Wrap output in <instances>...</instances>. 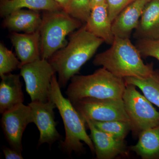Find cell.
<instances>
[{"instance_id": "obj_1", "label": "cell", "mask_w": 159, "mask_h": 159, "mask_svg": "<svg viewBox=\"0 0 159 159\" xmlns=\"http://www.w3.org/2000/svg\"><path fill=\"white\" fill-rule=\"evenodd\" d=\"M104 42L102 39L89 32L84 24L71 33L69 41L48 60L56 73L61 88H64L87 61L96 53Z\"/></svg>"}, {"instance_id": "obj_2", "label": "cell", "mask_w": 159, "mask_h": 159, "mask_svg": "<svg viewBox=\"0 0 159 159\" xmlns=\"http://www.w3.org/2000/svg\"><path fill=\"white\" fill-rule=\"evenodd\" d=\"M129 38L115 37L110 48L95 57L93 64L120 78H144L153 72V64H145Z\"/></svg>"}, {"instance_id": "obj_3", "label": "cell", "mask_w": 159, "mask_h": 159, "mask_svg": "<svg viewBox=\"0 0 159 159\" xmlns=\"http://www.w3.org/2000/svg\"><path fill=\"white\" fill-rule=\"evenodd\" d=\"M56 74L51 80L50 98L56 105L64 125L65 139L61 141V148L70 155L73 152L82 154L85 151L83 142L95 153L93 143L86 130V122L72 102L63 96Z\"/></svg>"}, {"instance_id": "obj_4", "label": "cell", "mask_w": 159, "mask_h": 159, "mask_svg": "<svg viewBox=\"0 0 159 159\" xmlns=\"http://www.w3.org/2000/svg\"><path fill=\"white\" fill-rule=\"evenodd\" d=\"M65 94L73 102L86 97L122 99L126 84L120 78L102 67L93 74L75 75L70 80Z\"/></svg>"}, {"instance_id": "obj_5", "label": "cell", "mask_w": 159, "mask_h": 159, "mask_svg": "<svg viewBox=\"0 0 159 159\" xmlns=\"http://www.w3.org/2000/svg\"><path fill=\"white\" fill-rule=\"evenodd\" d=\"M82 23L63 9L43 11L39 29L41 58L48 60L66 46V36L82 27Z\"/></svg>"}, {"instance_id": "obj_6", "label": "cell", "mask_w": 159, "mask_h": 159, "mask_svg": "<svg viewBox=\"0 0 159 159\" xmlns=\"http://www.w3.org/2000/svg\"><path fill=\"white\" fill-rule=\"evenodd\" d=\"M136 88L126 84L122 99L130 120L131 131L134 136L139 137L143 131L159 125V112Z\"/></svg>"}, {"instance_id": "obj_7", "label": "cell", "mask_w": 159, "mask_h": 159, "mask_svg": "<svg viewBox=\"0 0 159 159\" xmlns=\"http://www.w3.org/2000/svg\"><path fill=\"white\" fill-rule=\"evenodd\" d=\"M56 74L48 60L41 58L21 66L20 75L25 81L31 102L48 101L51 80Z\"/></svg>"}, {"instance_id": "obj_8", "label": "cell", "mask_w": 159, "mask_h": 159, "mask_svg": "<svg viewBox=\"0 0 159 159\" xmlns=\"http://www.w3.org/2000/svg\"><path fill=\"white\" fill-rule=\"evenodd\" d=\"M84 120L130 122L122 99L86 97L72 102Z\"/></svg>"}, {"instance_id": "obj_9", "label": "cell", "mask_w": 159, "mask_h": 159, "mask_svg": "<svg viewBox=\"0 0 159 159\" xmlns=\"http://www.w3.org/2000/svg\"><path fill=\"white\" fill-rule=\"evenodd\" d=\"M34 123L30 106L22 103L2 114L1 125L10 147L22 153L23 134L28 125Z\"/></svg>"}, {"instance_id": "obj_10", "label": "cell", "mask_w": 159, "mask_h": 159, "mask_svg": "<svg viewBox=\"0 0 159 159\" xmlns=\"http://www.w3.org/2000/svg\"><path fill=\"white\" fill-rule=\"evenodd\" d=\"M29 105L32 110L34 123L39 131L38 146L44 143L51 145L61 136L57 131V122L55 120L54 109L56 106L51 99L47 102H31Z\"/></svg>"}, {"instance_id": "obj_11", "label": "cell", "mask_w": 159, "mask_h": 159, "mask_svg": "<svg viewBox=\"0 0 159 159\" xmlns=\"http://www.w3.org/2000/svg\"><path fill=\"white\" fill-rule=\"evenodd\" d=\"M90 131V137L95 147L96 159H113L127 154L124 140H119L98 129L92 121L85 120Z\"/></svg>"}, {"instance_id": "obj_12", "label": "cell", "mask_w": 159, "mask_h": 159, "mask_svg": "<svg viewBox=\"0 0 159 159\" xmlns=\"http://www.w3.org/2000/svg\"><path fill=\"white\" fill-rule=\"evenodd\" d=\"M9 38L21 66L41 58L39 30L31 33L11 32Z\"/></svg>"}, {"instance_id": "obj_13", "label": "cell", "mask_w": 159, "mask_h": 159, "mask_svg": "<svg viewBox=\"0 0 159 159\" xmlns=\"http://www.w3.org/2000/svg\"><path fill=\"white\" fill-rule=\"evenodd\" d=\"M150 0H135L117 16L112 23L115 37L129 38L136 29L146 4Z\"/></svg>"}, {"instance_id": "obj_14", "label": "cell", "mask_w": 159, "mask_h": 159, "mask_svg": "<svg viewBox=\"0 0 159 159\" xmlns=\"http://www.w3.org/2000/svg\"><path fill=\"white\" fill-rule=\"evenodd\" d=\"M20 75L11 73L1 76L0 113H3L23 103L25 96Z\"/></svg>"}, {"instance_id": "obj_15", "label": "cell", "mask_w": 159, "mask_h": 159, "mask_svg": "<svg viewBox=\"0 0 159 159\" xmlns=\"http://www.w3.org/2000/svg\"><path fill=\"white\" fill-rule=\"evenodd\" d=\"M42 20L39 11L20 9L5 17L3 26L11 32L33 33L39 30Z\"/></svg>"}, {"instance_id": "obj_16", "label": "cell", "mask_w": 159, "mask_h": 159, "mask_svg": "<svg viewBox=\"0 0 159 159\" xmlns=\"http://www.w3.org/2000/svg\"><path fill=\"white\" fill-rule=\"evenodd\" d=\"M112 23L106 2L92 8L90 15L84 25L89 32L102 39L106 43L111 45L115 39Z\"/></svg>"}, {"instance_id": "obj_17", "label": "cell", "mask_w": 159, "mask_h": 159, "mask_svg": "<svg viewBox=\"0 0 159 159\" xmlns=\"http://www.w3.org/2000/svg\"><path fill=\"white\" fill-rule=\"evenodd\" d=\"M134 37L137 39H159V0H150L146 4Z\"/></svg>"}, {"instance_id": "obj_18", "label": "cell", "mask_w": 159, "mask_h": 159, "mask_svg": "<svg viewBox=\"0 0 159 159\" xmlns=\"http://www.w3.org/2000/svg\"><path fill=\"white\" fill-rule=\"evenodd\" d=\"M130 150L143 159H159V125L142 131Z\"/></svg>"}, {"instance_id": "obj_19", "label": "cell", "mask_w": 159, "mask_h": 159, "mask_svg": "<svg viewBox=\"0 0 159 159\" xmlns=\"http://www.w3.org/2000/svg\"><path fill=\"white\" fill-rule=\"evenodd\" d=\"M25 8L43 11L63 9L54 0H6L1 1L0 13L5 17L12 11Z\"/></svg>"}, {"instance_id": "obj_20", "label": "cell", "mask_w": 159, "mask_h": 159, "mask_svg": "<svg viewBox=\"0 0 159 159\" xmlns=\"http://www.w3.org/2000/svg\"><path fill=\"white\" fill-rule=\"evenodd\" d=\"M125 84H133L139 88L146 98L159 108V70H154L144 78L129 77L124 78Z\"/></svg>"}, {"instance_id": "obj_21", "label": "cell", "mask_w": 159, "mask_h": 159, "mask_svg": "<svg viewBox=\"0 0 159 159\" xmlns=\"http://www.w3.org/2000/svg\"><path fill=\"white\" fill-rule=\"evenodd\" d=\"M92 121V120H91ZM98 129L109 134L116 139L124 140L131 130L130 122L122 121H92Z\"/></svg>"}, {"instance_id": "obj_22", "label": "cell", "mask_w": 159, "mask_h": 159, "mask_svg": "<svg viewBox=\"0 0 159 159\" xmlns=\"http://www.w3.org/2000/svg\"><path fill=\"white\" fill-rule=\"evenodd\" d=\"M21 63L12 51L2 43L0 44V76L20 68Z\"/></svg>"}, {"instance_id": "obj_23", "label": "cell", "mask_w": 159, "mask_h": 159, "mask_svg": "<svg viewBox=\"0 0 159 159\" xmlns=\"http://www.w3.org/2000/svg\"><path fill=\"white\" fill-rule=\"evenodd\" d=\"M90 0H70L67 13L85 24L90 15Z\"/></svg>"}, {"instance_id": "obj_24", "label": "cell", "mask_w": 159, "mask_h": 159, "mask_svg": "<svg viewBox=\"0 0 159 159\" xmlns=\"http://www.w3.org/2000/svg\"><path fill=\"white\" fill-rule=\"evenodd\" d=\"M136 47L142 57H153L159 61V39H138Z\"/></svg>"}, {"instance_id": "obj_25", "label": "cell", "mask_w": 159, "mask_h": 159, "mask_svg": "<svg viewBox=\"0 0 159 159\" xmlns=\"http://www.w3.org/2000/svg\"><path fill=\"white\" fill-rule=\"evenodd\" d=\"M135 0H106L109 16L112 22L117 16Z\"/></svg>"}, {"instance_id": "obj_26", "label": "cell", "mask_w": 159, "mask_h": 159, "mask_svg": "<svg viewBox=\"0 0 159 159\" xmlns=\"http://www.w3.org/2000/svg\"><path fill=\"white\" fill-rule=\"evenodd\" d=\"M2 151L6 159H24L21 153H20L11 147L9 148L6 146H4L2 148Z\"/></svg>"}, {"instance_id": "obj_27", "label": "cell", "mask_w": 159, "mask_h": 159, "mask_svg": "<svg viewBox=\"0 0 159 159\" xmlns=\"http://www.w3.org/2000/svg\"><path fill=\"white\" fill-rule=\"evenodd\" d=\"M54 1L57 3L64 10L67 12L70 0H54Z\"/></svg>"}, {"instance_id": "obj_28", "label": "cell", "mask_w": 159, "mask_h": 159, "mask_svg": "<svg viewBox=\"0 0 159 159\" xmlns=\"http://www.w3.org/2000/svg\"><path fill=\"white\" fill-rule=\"evenodd\" d=\"M105 2H106V0H90L92 9L94 6Z\"/></svg>"}, {"instance_id": "obj_29", "label": "cell", "mask_w": 159, "mask_h": 159, "mask_svg": "<svg viewBox=\"0 0 159 159\" xmlns=\"http://www.w3.org/2000/svg\"><path fill=\"white\" fill-rule=\"evenodd\" d=\"M1 1H6V0H1Z\"/></svg>"}]
</instances>
